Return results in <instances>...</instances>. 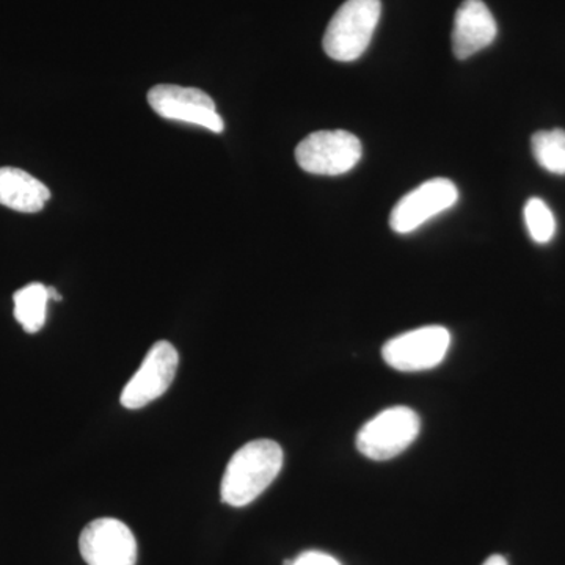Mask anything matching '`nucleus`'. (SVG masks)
<instances>
[{
	"label": "nucleus",
	"instance_id": "obj_4",
	"mask_svg": "<svg viewBox=\"0 0 565 565\" xmlns=\"http://www.w3.org/2000/svg\"><path fill=\"white\" fill-rule=\"evenodd\" d=\"M362 154V141L348 131L313 132L296 148V161L300 169L322 177L351 172Z\"/></svg>",
	"mask_w": 565,
	"mask_h": 565
},
{
	"label": "nucleus",
	"instance_id": "obj_15",
	"mask_svg": "<svg viewBox=\"0 0 565 565\" xmlns=\"http://www.w3.org/2000/svg\"><path fill=\"white\" fill-rule=\"evenodd\" d=\"M292 565H341L332 555L322 552H305L292 559Z\"/></svg>",
	"mask_w": 565,
	"mask_h": 565
},
{
	"label": "nucleus",
	"instance_id": "obj_11",
	"mask_svg": "<svg viewBox=\"0 0 565 565\" xmlns=\"http://www.w3.org/2000/svg\"><path fill=\"white\" fill-rule=\"evenodd\" d=\"M51 192L32 174L14 167L0 169V204L25 214L43 210L50 202Z\"/></svg>",
	"mask_w": 565,
	"mask_h": 565
},
{
	"label": "nucleus",
	"instance_id": "obj_12",
	"mask_svg": "<svg viewBox=\"0 0 565 565\" xmlns=\"http://www.w3.org/2000/svg\"><path fill=\"white\" fill-rule=\"evenodd\" d=\"M14 318L28 333H36L46 322L50 291L41 282H32L14 292Z\"/></svg>",
	"mask_w": 565,
	"mask_h": 565
},
{
	"label": "nucleus",
	"instance_id": "obj_7",
	"mask_svg": "<svg viewBox=\"0 0 565 565\" xmlns=\"http://www.w3.org/2000/svg\"><path fill=\"white\" fill-rule=\"evenodd\" d=\"M178 363H180V355L174 345L169 341H158L148 351L139 371L122 388V407L137 411L161 397L173 384Z\"/></svg>",
	"mask_w": 565,
	"mask_h": 565
},
{
	"label": "nucleus",
	"instance_id": "obj_10",
	"mask_svg": "<svg viewBox=\"0 0 565 565\" xmlns=\"http://www.w3.org/2000/svg\"><path fill=\"white\" fill-rule=\"evenodd\" d=\"M498 25L482 0H465L457 10L452 29V51L459 61L486 50L497 39Z\"/></svg>",
	"mask_w": 565,
	"mask_h": 565
},
{
	"label": "nucleus",
	"instance_id": "obj_6",
	"mask_svg": "<svg viewBox=\"0 0 565 565\" xmlns=\"http://www.w3.org/2000/svg\"><path fill=\"white\" fill-rule=\"evenodd\" d=\"M148 104L166 120L188 122L215 134H221L225 129V122L217 114L214 99L200 88L172 84L156 85L148 93Z\"/></svg>",
	"mask_w": 565,
	"mask_h": 565
},
{
	"label": "nucleus",
	"instance_id": "obj_2",
	"mask_svg": "<svg viewBox=\"0 0 565 565\" xmlns=\"http://www.w3.org/2000/svg\"><path fill=\"white\" fill-rule=\"evenodd\" d=\"M381 11V0H345L323 35L326 54L338 62L362 57L373 40Z\"/></svg>",
	"mask_w": 565,
	"mask_h": 565
},
{
	"label": "nucleus",
	"instance_id": "obj_8",
	"mask_svg": "<svg viewBox=\"0 0 565 565\" xmlns=\"http://www.w3.org/2000/svg\"><path fill=\"white\" fill-rule=\"evenodd\" d=\"M457 200H459V191L455 182L446 178H434L423 182L399 200L390 215V226L394 233L415 232L430 218L455 206Z\"/></svg>",
	"mask_w": 565,
	"mask_h": 565
},
{
	"label": "nucleus",
	"instance_id": "obj_1",
	"mask_svg": "<svg viewBox=\"0 0 565 565\" xmlns=\"http://www.w3.org/2000/svg\"><path fill=\"white\" fill-rule=\"evenodd\" d=\"M282 459L281 446L267 438L253 440L237 449L223 473V503L233 508L253 503L280 475Z\"/></svg>",
	"mask_w": 565,
	"mask_h": 565
},
{
	"label": "nucleus",
	"instance_id": "obj_9",
	"mask_svg": "<svg viewBox=\"0 0 565 565\" xmlns=\"http://www.w3.org/2000/svg\"><path fill=\"white\" fill-rule=\"evenodd\" d=\"M81 555L88 565H136L137 541L117 519H98L84 527Z\"/></svg>",
	"mask_w": 565,
	"mask_h": 565
},
{
	"label": "nucleus",
	"instance_id": "obj_5",
	"mask_svg": "<svg viewBox=\"0 0 565 565\" xmlns=\"http://www.w3.org/2000/svg\"><path fill=\"white\" fill-rule=\"evenodd\" d=\"M451 333L440 326L422 327L393 338L382 349L385 363L401 373L433 370L444 362Z\"/></svg>",
	"mask_w": 565,
	"mask_h": 565
},
{
	"label": "nucleus",
	"instance_id": "obj_14",
	"mask_svg": "<svg viewBox=\"0 0 565 565\" xmlns=\"http://www.w3.org/2000/svg\"><path fill=\"white\" fill-rule=\"evenodd\" d=\"M525 223L531 239L537 244H548L556 234V218L548 204L542 199H530L525 204Z\"/></svg>",
	"mask_w": 565,
	"mask_h": 565
},
{
	"label": "nucleus",
	"instance_id": "obj_3",
	"mask_svg": "<svg viewBox=\"0 0 565 565\" xmlns=\"http://www.w3.org/2000/svg\"><path fill=\"white\" fill-rule=\"evenodd\" d=\"M419 429L422 422L412 408L403 405L386 408L360 429L356 449L367 459L384 462L403 455L418 437Z\"/></svg>",
	"mask_w": 565,
	"mask_h": 565
},
{
	"label": "nucleus",
	"instance_id": "obj_16",
	"mask_svg": "<svg viewBox=\"0 0 565 565\" xmlns=\"http://www.w3.org/2000/svg\"><path fill=\"white\" fill-rule=\"evenodd\" d=\"M482 565H509L508 561H505V557L501 555H493L490 556L489 559L486 561Z\"/></svg>",
	"mask_w": 565,
	"mask_h": 565
},
{
	"label": "nucleus",
	"instance_id": "obj_13",
	"mask_svg": "<svg viewBox=\"0 0 565 565\" xmlns=\"http://www.w3.org/2000/svg\"><path fill=\"white\" fill-rule=\"evenodd\" d=\"M531 148H533L535 161L542 169L553 174H565L564 129L535 132L531 139Z\"/></svg>",
	"mask_w": 565,
	"mask_h": 565
}]
</instances>
